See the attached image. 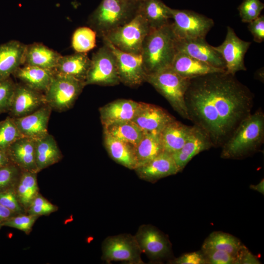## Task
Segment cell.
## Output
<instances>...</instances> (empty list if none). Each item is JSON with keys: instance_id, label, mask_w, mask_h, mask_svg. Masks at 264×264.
Segmentation results:
<instances>
[{"instance_id": "6da1fadb", "label": "cell", "mask_w": 264, "mask_h": 264, "mask_svg": "<svg viewBox=\"0 0 264 264\" xmlns=\"http://www.w3.org/2000/svg\"><path fill=\"white\" fill-rule=\"evenodd\" d=\"M254 94L226 71L190 79L185 94L189 120L204 131L213 147H221L251 113Z\"/></svg>"}, {"instance_id": "7a4b0ae2", "label": "cell", "mask_w": 264, "mask_h": 264, "mask_svg": "<svg viewBox=\"0 0 264 264\" xmlns=\"http://www.w3.org/2000/svg\"><path fill=\"white\" fill-rule=\"evenodd\" d=\"M264 141V113L262 109L250 113L221 146L223 158L239 159L258 151Z\"/></svg>"}, {"instance_id": "3957f363", "label": "cell", "mask_w": 264, "mask_h": 264, "mask_svg": "<svg viewBox=\"0 0 264 264\" xmlns=\"http://www.w3.org/2000/svg\"><path fill=\"white\" fill-rule=\"evenodd\" d=\"M171 23L151 29L142 44L141 56L147 74L170 67L177 52Z\"/></svg>"}, {"instance_id": "277c9868", "label": "cell", "mask_w": 264, "mask_h": 264, "mask_svg": "<svg viewBox=\"0 0 264 264\" xmlns=\"http://www.w3.org/2000/svg\"><path fill=\"white\" fill-rule=\"evenodd\" d=\"M138 5L125 0H102L89 16L88 23L102 37L129 22L136 14Z\"/></svg>"}, {"instance_id": "5b68a950", "label": "cell", "mask_w": 264, "mask_h": 264, "mask_svg": "<svg viewBox=\"0 0 264 264\" xmlns=\"http://www.w3.org/2000/svg\"><path fill=\"white\" fill-rule=\"evenodd\" d=\"M190 80L177 74L170 67L147 74L146 79V81L166 98L179 115L188 120L185 94Z\"/></svg>"}, {"instance_id": "8992f818", "label": "cell", "mask_w": 264, "mask_h": 264, "mask_svg": "<svg viewBox=\"0 0 264 264\" xmlns=\"http://www.w3.org/2000/svg\"><path fill=\"white\" fill-rule=\"evenodd\" d=\"M150 29L145 18L137 12L129 22L110 31L102 38H106L121 51L141 54L143 42Z\"/></svg>"}, {"instance_id": "52a82bcc", "label": "cell", "mask_w": 264, "mask_h": 264, "mask_svg": "<svg viewBox=\"0 0 264 264\" xmlns=\"http://www.w3.org/2000/svg\"><path fill=\"white\" fill-rule=\"evenodd\" d=\"M85 86L84 82L55 73L44 94L45 104L56 111L68 110L73 106Z\"/></svg>"}, {"instance_id": "ba28073f", "label": "cell", "mask_w": 264, "mask_h": 264, "mask_svg": "<svg viewBox=\"0 0 264 264\" xmlns=\"http://www.w3.org/2000/svg\"><path fill=\"white\" fill-rule=\"evenodd\" d=\"M170 12L172 29L179 40L205 38L214 25L212 19L193 11L170 7Z\"/></svg>"}, {"instance_id": "9c48e42d", "label": "cell", "mask_w": 264, "mask_h": 264, "mask_svg": "<svg viewBox=\"0 0 264 264\" xmlns=\"http://www.w3.org/2000/svg\"><path fill=\"white\" fill-rule=\"evenodd\" d=\"M102 259L107 263L120 261L131 264H143L142 253L134 237L121 234L107 237L102 243Z\"/></svg>"}, {"instance_id": "30bf717a", "label": "cell", "mask_w": 264, "mask_h": 264, "mask_svg": "<svg viewBox=\"0 0 264 264\" xmlns=\"http://www.w3.org/2000/svg\"><path fill=\"white\" fill-rule=\"evenodd\" d=\"M90 59L86 86H114L120 83L115 56L107 45L99 48Z\"/></svg>"}, {"instance_id": "8fae6325", "label": "cell", "mask_w": 264, "mask_h": 264, "mask_svg": "<svg viewBox=\"0 0 264 264\" xmlns=\"http://www.w3.org/2000/svg\"><path fill=\"white\" fill-rule=\"evenodd\" d=\"M104 44L113 53L120 82L130 87H136L146 81L147 73L144 69L141 54H134L121 51L106 38Z\"/></svg>"}, {"instance_id": "7c38bea8", "label": "cell", "mask_w": 264, "mask_h": 264, "mask_svg": "<svg viewBox=\"0 0 264 264\" xmlns=\"http://www.w3.org/2000/svg\"><path fill=\"white\" fill-rule=\"evenodd\" d=\"M251 43L241 39L234 29L227 27V32L223 42L214 48L221 55L225 63L226 72L233 75L239 71H246L244 56Z\"/></svg>"}, {"instance_id": "4fadbf2b", "label": "cell", "mask_w": 264, "mask_h": 264, "mask_svg": "<svg viewBox=\"0 0 264 264\" xmlns=\"http://www.w3.org/2000/svg\"><path fill=\"white\" fill-rule=\"evenodd\" d=\"M134 237L142 253L151 261H159L171 255L169 240L155 227L143 224L139 226Z\"/></svg>"}, {"instance_id": "5bb4252c", "label": "cell", "mask_w": 264, "mask_h": 264, "mask_svg": "<svg viewBox=\"0 0 264 264\" xmlns=\"http://www.w3.org/2000/svg\"><path fill=\"white\" fill-rule=\"evenodd\" d=\"M175 119L163 108L155 105L140 102L132 121L144 133H160L168 124Z\"/></svg>"}, {"instance_id": "9a60e30c", "label": "cell", "mask_w": 264, "mask_h": 264, "mask_svg": "<svg viewBox=\"0 0 264 264\" xmlns=\"http://www.w3.org/2000/svg\"><path fill=\"white\" fill-rule=\"evenodd\" d=\"M45 105L44 94L23 84H16L8 111L12 118L28 115Z\"/></svg>"}, {"instance_id": "2e32d148", "label": "cell", "mask_w": 264, "mask_h": 264, "mask_svg": "<svg viewBox=\"0 0 264 264\" xmlns=\"http://www.w3.org/2000/svg\"><path fill=\"white\" fill-rule=\"evenodd\" d=\"M51 110L45 104L28 115L12 118L22 137L35 140L48 133L47 127Z\"/></svg>"}, {"instance_id": "e0dca14e", "label": "cell", "mask_w": 264, "mask_h": 264, "mask_svg": "<svg viewBox=\"0 0 264 264\" xmlns=\"http://www.w3.org/2000/svg\"><path fill=\"white\" fill-rule=\"evenodd\" d=\"M205 38L179 40L176 47L177 52L185 53L213 67L225 69V62L221 55L205 40Z\"/></svg>"}, {"instance_id": "ac0fdd59", "label": "cell", "mask_w": 264, "mask_h": 264, "mask_svg": "<svg viewBox=\"0 0 264 264\" xmlns=\"http://www.w3.org/2000/svg\"><path fill=\"white\" fill-rule=\"evenodd\" d=\"M212 147V143L205 132L194 125L192 132L183 147L172 155L179 172H181L195 156Z\"/></svg>"}, {"instance_id": "d6986e66", "label": "cell", "mask_w": 264, "mask_h": 264, "mask_svg": "<svg viewBox=\"0 0 264 264\" xmlns=\"http://www.w3.org/2000/svg\"><path fill=\"white\" fill-rule=\"evenodd\" d=\"M134 170L140 179L150 182L179 172L172 154L165 152Z\"/></svg>"}, {"instance_id": "ffe728a7", "label": "cell", "mask_w": 264, "mask_h": 264, "mask_svg": "<svg viewBox=\"0 0 264 264\" xmlns=\"http://www.w3.org/2000/svg\"><path fill=\"white\" fill-rule=\"evenodd\" d=\"M26 48V44L16 40L0 44V80L10 77L23 65Z\"/></svg>"}, {"instance_id": "44dd1931", "label": "cell", "mask_w": 264, "mask_h": 264, "mask_svg": "<svg viewBox=\"0 0 264 264\" xmlns=\"http://www.w3.org/2000/svg\"><path fill=\"white\" fill-rule=\"evenodd\" d=\"M139 105V102L132 100L120 99L101 107L99 110L103 126L132 121L136 113Z\"/></svg>"}, {"instance_id": "7402d4cb", "label": "cell", "mask_w": 264, "mask_h": 264, "mask_svg": "<svg viewBox=\"0 0 264 264\" xmlns=\"http://www.w3.org/2000/svg\"><path fill=\"white\" fill-rule=\"evenodd\" d=\"M6 153L10 161L22 171L38 173L34 140L22 137L10 145Z\"/></svg>"}, {"instance_id": "603a6c76", "label": "cell", "mask_w": 264, "mask_h": 264, "mask_svg": "<svg viewBox=\"0 0 264 264\" xmlns=\"http://www.w3.org/2000/svg\"><path fill=\"white\" fill-rule=\"evenodd\" d=\"M170 67L180 76L189 79L209 73L226 71L210 66L182 52H177Z\"/></svg>"}, {"instance_id": "cb8c5ba5", "label": "cell", "mask_w": 264, "mask_h": 264, "mask_svg": "<svg viewBox=\"0 0 264 264\" xmlns=\"http://www.w3.org/2000/svg\"><path fill=\"white\" fill-rule=\"evenodd\" d=\"M91 59L86 53L76 52L61 57L54 69L55 74L84 82L90 67Z\"/></svg>"}, {"instance_id": "d4e9b609", "label": "cell", "mask_w": 264, "mask_h": 264, "mask_svg": "<svg viewBox=\"0 0 264 264\" xmlns=\"http://www.w3.org/2000/svg\"><path fill=\"white\" fill-rule=\"evenodd\" d=\"M55 75L54 70L22 65L13 74L22 84L41 92H45Z\"/></svg>"}, {"instance_id": "484cf974", "label": "cell", "mask_w": 264, "mask_h": 264, "mask_svg": "<svg viewBox=\"0 0 264 264\" xmlns=\"http://www.w3.org/2000/svg\"><path fill=\"white\" fill-rule=\"evenodd\" d=\"M62 55L40 43L26 45L23 65L54 70Z\"/></svg>"}, {"instance_id": "4316f807", "label": "cell", "mask_w": 264, "mask_h": 264, "mask_svg": "<svg viewBox=\"0 0 264 264\" xmlns=\"http://www.w3.org/2000/svg\"><path fill=\"white\" fill-rule=\"evenodd\" d=\"M193 129V126L186 125L176 119L168 124L160 132L164 151L172 154L180 150Z\"/></svg>"}, {"instance_id": "83f0119b", "label": "cell", "mask_w": 264, "mask_h": 264, "mask_svg": "<svg viewBox=\"0 0 264 264\" xmlns=\"http://www.w3.org/2000/svg\"><path fill=\"white\" fill-rule=\"evenodd\" d=\"M35 150L38 172L58 162L63 156L55 139L49 133L35 140Z\"/></svg>"}, {"instance_id": "f1b7e54d", "label": "cell", "mask_w": 264, "mask_h": 264, "mask_svg": "<svg viewBox=\"0 0 264 264\" xmlns=\"http://www.w3.org/2000/svg\"><path fill=\"white\" fill-rule=\"evenodd\" d=\"M104 137L106 149L113 160L129 169L137 167L133 146L108 134H104Z\"/></svg>"}, {"instance_id": "f546056e", "label": "cell", "mask_w": 264, "mask_h": 264, "mask_svg": "<svg viewBox=\"0 0 264 264\" xmlns=\"http://www.w3.org/2000/svg\"><path fill=\"white\" fill-rule=\"evenodd\" d=\"M137 12L143 16L151 29L169 23L171 19L170 7L161 0H144L139 4Z\"/></svg>"}, {"instance_id": "4dcf8cb0", "label": "cell", "mask_w": 264, "mask_h": 264, "mask_svg": "<svg viewBox=\"0 0 264 264\" xmlns=\"http://www.w3.org/2000/svg\"><path fill=\"white\" fill-rule=\"evenodd\" d=\"M134 150L137 167L151 160L164 152L160 133H144Z\"/></svg>"}, {"instance_id": "1f68e13d", "label": "cell", "mask_w": 264, "mask_h": 264, "mask_svg": "<svg viewBox=\"0 0 264 264\" xmlns=\"http://www.w3.org/2000/svg\"><path fill=\"white\" fill-rule=\"evenodd\" d=\"M104 134L129 143L134 147L144 133L132 120L113 123L103 127Z\"/></svg>"}, {"instance_id": "d6a6232c", "label": "cell", "mask_w": 264, "mask_h": 264, "mask_svg": "<svg viewBox=\"0 0 264 264\" xmlns=\"http://www.w3.org/2000/svg\"><path fill=\"white\" fill-rule=\"evenodd\" d=\"M37 174L36 173L22 171L15 187L18 200L25 211L39 193Z\"/></svg>"}, {"instance_id": "836d02e7", "label": "cell", "mask_w": 264, "mask_h": 264, "mask_svg": "<svg viewBox=\"0 0 264 264\" xmlns=\"http://www.w3.org/2000/svg\"><path fill=\"white\" fill-rule=\"evenodd\" d=\"M242 245L239 240L231 235L221 232H215L205 240L202 249L223 251L237 258Z\"/></svg>"}, {"instance_id": "e575fe53", "label": "cell", "mask_w": 264, "mask_h": 264, "mask_svg": "<svg viewBox=\"0 0 264 264\" xmlns=\"http://www.w3.org/2000/svg\"><path fill=\"white\" fill-rule=\"evenodd\" d=\"M96 33L91 28L80 27L74 32L71 45L76 52L86 53L96 46Z\"/></svg>"}, {"instance_id": "d590c367", "label": "cell", "mask_w": 264, "mask_h": 264, "mask_svg": "<svg viewBox=\"0 0 264 264\" xmlns=\"http://www.w3.org/2000/svg\"><path fill=\"white\" fill-rule=\"evenodd\" d=\"M12 117H7L0 121V151L6 152L15 141L22 137Z\"/></svg>"}, {"instance_id": "8d00e7d4", "label": "cell", "mask_w": 264, "mask_h": 264, "mask_svg": "<svg viewBox=\"0 0 264 264\" xmlns=\"http://www.w3.org/2000/svg\"><path fill=\"white\" fill-rule=\"evenodd\" d=\"M22 170L12 162L0 168V192L15 188Z\"/></svg>"}, {"instance_id": "74e56055", "label": "cell", "mask_w": 264, "mask_h": 264, "mask_svg": "<svg viewBox=\"0 0 264 264\" xmlns=\"http://www.w3.org/2000/svg\"><path fill=\"white\" fill-rule=\"evenodd\" d=\"M264 8V4L260 0H243L238 9L242 21L249 23L257 18Z\"/></svg>"}, {"instance_id": "f35d334b", "label": "cell", "mask_w": 264, "mask_h": 264, "mask_svg": "<svg viewBox=\"0 0 264 264\" xmlns=\"http://www.w3.org/2000/svg\"><path fill=\"white\" fill-rule=\"evenodd\" d=\"M39 216L26 214L16 215L2 223V226L19 229L28 234Z\"/></svg>"}, {"instance_id": "ab89813d", "label": "cell", "mask_w": 264, "mask_h": 264, "mask_svg": "<svg viewBox=\"0 0 264 264\" xmlns=\"http://www.w3.org/2000/svg\"><path fill=\"white\" fill-rule=\"evenodd\" d=\"M58 207L40 193L34 198L26 210L27 214L38 216L48 215L58 210Z\"/></svg>"}, {"instance_id": "60d3db41", "label": "cell", "mask_w": 264, "mask_h": 264, "mask_svg": "<svg viewBox=\"0 0 264 264\" xmlns=\"http://www.w3.org/2000/svg\"><path fill=\"white\" fill-rule=\"evenodd\" d=\"M15 86L11 77L0 80V114L8 112Z\"/></svg>"}, {"instance_id": "b9f144b4", "label": "cell", "mask_w": 264, "mask_h": 264, "mask_svg": "<svg viewBox=\"0 0 264 264\" xmlns=\"http://www.w3.org/2000/svg\"><path fill=\"white\" fill-rule=\"evenodd\" d=\"M206 264H236V257L221 250L202 249Z\"/></svg>"}, {"instance_id": "7bdbcfd3", "label": "cell", "mask_w": 264, "mask_h": 264, "mask_svg": "<svg viewBox=\"0 0 264 264\" xmlns=\"http://www.w3.org/2000/svg\"><path fill=\"white\" fill-rule=\"evenodd\" d=\"M0 204L16 215L25 211L18 200L15 188L0 192Z\"/></svg>"}, {"instance_id": "ee69618b", "label": "cell", "mask_w": 264, "mask_h": 264, "mask_svg": "<svg viewBox=\"0 0 264 264\" xmlns=\"http://www.w3.org/2000/svg\"><path fill=\"white\" fill-rule=\"evenodd\" d=\"M248 29L253 37L254 41L261 43L264 41V16L260 15L248 23Z\"/></svg>"}, {"instance_id": "f6af8a7d", "label": "cell", "mask_w": 264, "mask_h": 264, "mask_svg": "<svg viewBox=\"0 0 264 264\" xmlns=\"http://www.w3.org/2000/svg\"><path fill=\"white\" fill-rule=\"evenodd\" d=\"M175 264H204L206 261L202 252H193L184 254L179 257L171 261Z\"/></svg>"}, {"instance_id": "bcb514c9", "label": "cell", "mask_w": 264, "mask_h": 264, "mask_svg": "<svg viewBox=\"0 0 264 264\" xmlns=\"http://www.w3.org/2000/svg\"><path fill=\"white\" fill-rule=\"evenodd\" d=\"M236 264H258L259 261L244 245H242L237 256Z\"/></svg>"}, {"instance_id": "7dc6e473", "label": "cell", "mask_w": 264, "mask_h": 264, "mask_svg": "<svg viewBox=\"0 0 264 264\" xmlns=\"http://www.w3.org/2000/svg\"><path fill=\"white\" fill-rule=\"evenodd\" d=\"M16 215L0 204V223H2Z\"/></svg>"}, {"instance_id": "c3c4849f", "label": "cell", "mask_w": 264, "mask_h": 264, "mask_svg": "<svg viewBox=\"0 0 264 264\" xmlns=\"http://www.w3.org/2000/svg\"><path fill=\"white\" fill-rule=\"evenodd\" d=\"M11 162L6 152L0 151V168Z\"/></svg>"}, {"instance_id": "681fc988", "label": "cell", "mask_w": 264, "mask_h": 264, "mask_svg": "<svg viewBox=\"0 0 264 264\" xmlns=\"http://www.w3.org/2000/svg\"><path fill=\"white\" fill-rule=\"evenodd\" d=\"M250 188L264 194V179L257 184L250 186Z\"/></svg>"}, {"instance_id": "f907efd6", "label": "cell", "mask_w": 264, "mask_h": 264, "mask_svg": "<svg viewBox=\"0 0 264 264\" xmlns=\"http://www.w3.org/2000/svg\"><path fill=\"white\" fill-rule=\"evenodd\" d=\"M129 2L138 5L144 0H125Z\"/></svg>"}, {"instance_id": "816d5d0a", "label": "cell", "mask_w": 264, "mask_h": 264, "mask_svg": "<svg viewBox=\"0 0 264 264\" xmlns=\"http://www.w3.org/2000/svg\"><path fill=\"white\" fill-rule=\"evenodd\" d=\"M1 227H2V223H0V229L1 228Z\"/></svg>"}]
</instances>
